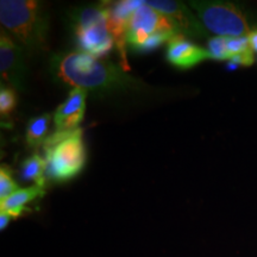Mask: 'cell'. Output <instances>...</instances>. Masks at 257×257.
<instances>
[{
	"instance_id": "obj_2",
	"label": "cell",
	"mask_w": 257,
	"mask_h": 257,
	"mask_svg": "<svg viewBox=\"0 0 257 257\" xmlns=\"http://www.w3.org/2000/svg\"><path fill=\"white\" fill-rule=\"evenodd\" d=\"M0 23L29 55L48 50L49 14L37 0H2Z\"/></svg>"
},
{
	"instance_id": "obj_6",
	"label": "cell",
	"mask_w": 257,
	"mask_h": 257,
	"mask_svg": "<svg viewBox=\"0 0 257 257\" xmlns=\"http://www.w3.org/2000/svg\"><path fill=\"white\" fill-rule=\"evenodd\" d=\"M0 74L10 87L23 91L27 75L25 51L3 28L0 31Z\"/></svg>"
},
{
	"instance_id": "obj_11",
	"label": "cell",
	"mask_w": 257,
	"mask_h": 257,
	"mask_svg": "<svg viewBox=\"0 0 257 257\" xmlns=\"http://www.w3.org/2000/svg\"><path fill=\"white\" fill-rule=\"evenodd\" d=\"M44 187L40 186H31V187L18 189L10 197L0 200V210L11 216L17 218L27 211V206L30 202L36 200L44 195Z\"/></svg>"
},
{
	"instance_id": "obj_8",
	"label": "cell",
	"mask_w": 257,
	"mask_h": 257,
	"mask_svg": "<svg viewBox=\"0 0 257 257\" xmlns=\"http://www.w3.org/2000/svg\"><path fill=\"white\" fill-rule=\"evenodd\" d=\"M88 93L85 89L73 88L68 98L56 108L53 115L57 133H70L78 130L86 112V99Z\"/></svg>"
},
{
	"instance_id": "obj_14",
	"label": "cell",
	"mask_w": 257,
	"mask_h": 257,
	"mask_svg": "<svg viewBox=\"0 0 257 257\" xmlns=\"http://www.w3.org/2000/svg\"><path fill=\"white\" fill-rule=\"evenodd\" d=\"M17 93L14 88L9 87V86H2L0 88V113H2L3 119L10 118V115L17 106Z\"/></svg>"
},
{
	"instance_id": "obj_10",
	"label": "cell",
	"mask_w": 257,
	"mask_h": 257,
	"mask_svg": "<svg viewBox=\"0 0 257 257\" xmlns=\"http://www.w3.org/2000/svg\"><path fill=\"white\" fill-rule=\"evenodd\" d=\"M166 59L175 68L186 70L211 59V56L206 49L186 40L184 35L180 34L168 43Z\"/></svg>"
},
{
	"instance_id": "obj_19",
	"label": "cell",
	"mask_w": 257,
	"mask_h": 257,
	"mask_svg": "<svg viewBox=\"0 0 257 257\" xmlns=\"http://www.w3.org/2000/svg\"><path fill=\"white\" fill-rule=\"evenodd\" d=\"M249 38V43H250V48L253 53H257V28L252 29L251 32L248 35Z\"/></svg>"
},
{
	"instance_id": "obj_3",
	"label": "cell",
	"mask_w": 257,
	"mask_h": 257,
	"mask_svg": "<svg viewBox=\"0 0 257 257\" xmlns=\"http://www.w3.org/2000/svg\"><path fill=\"white\" fill-rule=\"evenodd\" d=\"M47 161V180L62 184L76 178L85 168L87 153L82 140V130L70 133L55 131L43 144Z\"/></svg>"
},
{
	"instance_id": "obj_7",
	"label": "cell",
	"mask_w": 257,
	"mask_h": 257,
	"mask_svg": "<svg viewBox=\"0 0 257 257\" xmlns=\"http://www.w3.org/2000/svg\"><path fill=\"white\" fill-rule=\"evenodd\" d=\"M146 4L172 19L176 29L184 36L186 35V36L195 38H204L207 36V29L185 3L173 2V0H150V2H146Z\"/></svg>"
},
{
	"instance_id": "obj_5",
	"label": "cell",
	"mask_w": 257,
	"mask_h": 257,
	"mask_svg": "<svg viewBox=\"0 0 257 257\" xmlns=\"http://www.w3.org/2000/svg\"><path fill=\"white\" fill-rule=\"evenodd\" d=\"M160 31H179L169 17L144 2L126 24V46L136 51L150 36ZM180 32V31H179Z\"/></svg>"
},
{
	"instance_id": "obj_12",
	"label": "cell",
	"mask_w": 257,
	"mask_h": 257,
	"mask_svg": "<svg viewBox=\"0 0 257 257\" xmlns=\"http://www.w3.org/2000/svg\"><path fill=\"white\" fill-rule=\"evenodd\" d=\"M51 123V114L44 113L41 115L31 118L27 125V134H25V141L27 144L32 149L43 147L47 141L48 133Z\"/></svg>"
},
{
	"instance_id": "obj_15",
	"label": "cell",
	"mask_w": 257,
	"mask_h": 257,
	"mask_svg": "<svg viewBox=\"0 0 257 257\" xmlns=\"http://www.w3.org/2000/svg\"><path fill=\"white\" fill-rule=\"evenodd\" d=\"M12 169L9 166L2 165L0 167V200L10 197L18 191V185L12 178Z\"/></svg>"
},
{
	"instance_id": "obj_16",
	"label": "cell",
	"mask_w": 257,
	"mask_h": 257,
	"mask_svg": "<svg viewBox=\"0 0 257 257\" xmlns=\"http://www.w3.org/2000/svg\"><path fill=\"white\" fill-rule=\"evenodd\" d=\"M207 51L211 59L217 61L230 60V54L226 46V37H212L208 40Z\"/></svg>"
},
{
	"instance_id": "obj_17",
	"label": "cell",
	"mask_w": 257,
	"mask_h": 257,
	"mask_svg": "<svg viewBox=\"0 0 257 257\" xmlns=\"http://www.w3.org/2000/svg\"><path fill=\"white\" fill-rule=\"evenodd\" d=\"M226 46L230 54V60L233 56L242 55V54L252 51L250 48L249 38L245 37H226Z\"/></svg>"
},
{
	"instance_id": "obj_1",
	"label": "cell",
	"mask_w": 257,
	"mask_h": 257,
	"mask_svg": "<svg viewBox=\"0 0 257 257\" xmlns=\"http://www.w3.org/2000/svg\"><path fill=\"white\" fill-rule=\"evenodd\" d=\"M50 73L61 85L85 89L100 100L141 95L152 89L120 64L95 59L79 50L54 55L50 59Z\"/></svg>"
},
{
	"instance_id": "obj_18",
	"label": "cell",
	"mask_w": 257,
	"mask_h": 257,
	"mask_svg": "<svg viewBox=\"0 0 257 257\" xmlns=\"http://www.w3.org/2000/svg\"><path fill=\"white\" fill-rule=\"evenodd\" d=\"M230 61L232 63L237 64V66H244V67L251 66L253 61H255V59H253V51H249V53L242 54V55L233 56Z\"/></svg>"
},
{
	"instance_id": "obj_9",
	"label": "cell",
	"mask_w": 257,
	"mask_h": 257,
	"mask_svg": "<svg viewBox=\"0 0 257 257\" xmlns=\"http://www.w3.org/2000/svg\"><path fill=\"white\" fill-rule=\"evenodd\" d=\"M73 34L78 44V50L95 59L107 55L114 46L107 22L76 30Z\"/></svg>"
},
{
	"instance_id": "obj_20",
	"label": "cell",
	"mask_w": 257,
	"mask_h": 257,
	"mask_svg": "<svg viewBox=\"0 0 257 257\" xmlns=\"http://www.w3.org/2000/svg\"><path fill=\"white\" fill-rule=\"evenodd\" d=\"M11 216L8 213H5V212H0V230H5L6 227H8V225L10 223V220H11Z\"/></svg>"
},
{
	"instance_id": "obj_4",
	"label": "cell",
	"mask_w": 257,
	"mask_h": 257,
	"mask_svg": "<svg viewBox=\"0 0 257 257\" xmlns=\"http://www.w3.org/2000/svg\"><path fill=\"white\" fill-rule=\"evenodd\" d=\"M208 31L220 37H245L251 32L248 15L230 2H189Z\"/></svg>"
},
{
	"instance_id": "obj_13",
	"label": "cell",
	"mask_w": 257,
	"mask_h": 257,
	"mask_svg": "<svg viewBox=\"0 0 257 257\" xmlns=\"http://www.w3.org/2000/svg\"><path fill=\"white\" fill-rule=\"evenodd\" d=\"M47 172V161L42 159L40 155L35 154L22 163L21 167V178L24 181H32L35 185L46 188L47 176L44 173Z\"/></svg>"
}]
</instances>
